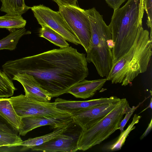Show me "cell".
Wrapping results in <instances>:
<instances>
[{"mask_svg": "<svg viewBox=\"0 0 152 152\" xmlns=\"http://www.w3.org/2000/svg\"><path fill=\"white\" fill-rule=\"evenodd\" d=\"M86 54L71 46L8 61L2 66L11 80L17 73L32 75L52 98L67 93L89 74Z\"/></svg>", "mask_w": 152, "mask_h": 152, "instance_id": "6da1fadb", "label": "cell"}, {"mask_svg": "<svg viewBox=\"0 0 152 152\" xmlns=\"http://www.w3.org/2000/svg\"><path fill=\"white\" fill-rule=\"evenodd\" d=\"M144 12L143 0H128L122 7L114 10L109 25L114 45L113 65L133 44L142 26Z\"/></svg>", "mask_w": 152, "mask_h": 152, "instance_id": "7a4b0ae2", "label": "cell"}, {"mask_svg": "<svg viewBox=\"0 0 152 152\" xmlns=\"http://www.w3.org/2000/svg\"><path fill=\"white\" fill-rule=\"evenodd\" d=\"M152 40L149 31L141 27L128 51L113 64L106 77L112 84L125 86L139 74L145 72L152 54Z\"/></svg>", "mask_w": 152, "mask_h": 152, "instance_id": "3957f363", "label": "cell"}, {"mask_svg": "<svg viewBox=\"0 0 152 152\" xmlns=\"http://www.w3.org/2000/svg\"><path fill=\"white\" fill-rule=\"evenodd\" d=\"M85 10L91 30L86 59L93 64L100 76L107 77L113 66L112 50L114 45L110 29L94 7Z\"/></svg>", "mask_w": 152, "mask_h": 152, "instance_id": "277c9868", "label": "cell"}, {"mask_svg": "<svg viewBox=\"0 0 152 152\" xmlns=\"http://www.w3.org/2000/svg\"><path fill=\"white\" fill-rule=\"evenodd\" d=\"M126 98L121 99L108 114L93 126L81 129L77 139L78 150L84 151L98 145L118 129L124 115L130 109Z\"/></svg>", "mask_w": 152, "mask_h": 152, "instance_id": "5b68a950", "label": "cell"}, {"mask_svg": "<svg viewBox=\"0 0 152 152\" xmlns=\"http://www.w3.org/2000/svg\"><path fill=\"white\" fill-rule=\"evenodd\" d=\"M9 99L17 114L21 118L41 116L62 119L72 118L71 113L58 108L55 102H40L22 94Z\"/></svg>", "mask_w": 152, "mask_h": 152, "instance_id": "8992f818", "label": "cell"}, {"mask_svg": "<svg viewBox=\"0 0 152 152\" xmlns=\"http://www.w3.org/2000/svg\"><path fill=\"white\" fill-rule=\"evenodd\" d=\"M58 5L59 12L86 52L91 38V30L85 10L78 6Z\"/></svg>", "mask_w": 152, "mask_h": 152, "instance_id": "52a82bcc", "label": "cell"}, {"mask_svg": "<svg viewBox=\"0 0 152 152\" xmlns=\"http://www.w3.org/2000/svg\"><path fill=\"white\" fill-rule=\"evenodd\" d=\"M31 9L40 25L48 26L69 42L76 45L80 44L59 11H53L43 5L33 6Z\"/></svg>", "mask_w": 152, "mask_h": 152, "instance_id": "ba28073f", "label": "cell"}, {"mask_svg": "<svg viewBox=\"0 0 152 152\" xmlns=\"http://www.w3.org/2000/svg\"><path fill=\"white\" fill-rule=\"evenodd\" d=\"M119 102L101 104L78 111L72 114V121L82 130L88 129L108 114Z\"/></svg>", "mask_w": 152, "mask_h": 152, "instance_id": "9c48e42d", "label": "cell"}, {"mask_svg": "<svg viewBox=\"0 0 152 152\" xmlns=\"http://www.w3.org/2000/svg\"><path fill=\"white\" fill-rule=\"evenodd\" d=\"M72 121V118L59 119L45 116H30L21 118V124L18 132L24 136L28 132L38 127L48 125L56 129L68 125Z\"/></svg>", "mask_w": 152, "mask_h": 152, "instance_id": "30bf717a", "label": "cell"}, {"mask_svg": "<svg viewBox=\"0 0 152 152\" xmlns=\"http://www.w3.org/2000/svg\"><path fill=\"white\" fill-rule=\"evenodd\" d=\"M12 80H16L23 87L25 95L36 101L49 102L52 99L51 95L43 89L31 75L26 73H17Z\"/></svg>", "mask_w": 152, "mask_h": 152, "instance_id": "8fae6325", "label": "cell"}, {"mask_svg": "<svg viewBox=\"0 0 152 152\" xmlns=\"http://www.w3.org/2000/svg\"><path fill=\"white\" fill-rule=\"evenodd\" d=\"M121 99L115 96H111L109 98L101 97L83 101L67 100L57 98L54 102L58 108L69 112L72 115L78 111L96 106L118 102Z\"/></svg>", "mask_w": 152, "mask_h": 152, "instance_id": "7c38bea8", "label": "cell"}, {"mask_svg": "<svg viewBox=\"0 0 152 152\" xmlns=\"http://www.w3.org/2000/svg\"><path fill=\"white\" fill-rule=\"evenodd\" d=\"M31 149L32 151L44 152H75L78 150L77 140L65 134L41 145L33 147Z\"/></svg>", "mask_w": 152, "mask_h": 152, "instance_id": "4fadbf2b", "label": "cell"}, {"mask_svg": "<svg viewBox=\"0 0 152 152\" xmlns=\"http://www.w3.org/2000/svg\"><path fill=\"white\" fill-rule=\"evenodd\" d=\"M107 81L106 78L91 80L85 79L72 86L67 93L77 98L86 99L91 97L102 88Z\"/></svg>", "mask_w": 152, "mask_h": 152, "instance_id": "5bb4252c", "label": "cell"}, {"mask_svg": "<svg viewBox=\"0 0 152 152\" xmlns=\"http://www.w3.org/2000/svg\"><path fill=\"white\" fill-rule=\"evenodd\" d=\"M0 115L18 132L21 126V117L17 114L9 98H0Z\"/></svg>", "mask_w": 152, "mask_h": 152, "instance_id": "9a60e30c", "label": "cell"}, {"mask_svg": "<svg viewBox=\"0 0 152 152\" xmlns=\"http://www.w3.org/2000/svg\"><path fill=\"white\" fill-rule=\"evenodd\" d=\"M69 125L55 129L53 132L45 135L34 138H30L23 141L21 146L26 148H31L44 144L53 139L63 136Z\"/></svg>", "mask_w": 152, "mask_h": 152, "instance_id": "2e32d148", "label": "cell"}, {"mask_svg": "<svg viewBox=\"0 0 152 152\" xmlns=\"http://www.w3.org/2000/svg\"><path fill=\"white\" fill-rule=\"evenodd\" d=\"M16 132L12 127L0 126V147L21 146L23 141Z\"/></svg>", "mask_w": 152, "mask_h": 152, "instance_id": "e0dca14e", "label": "cell"}, {"mask_svg": "<svg viewBox=\"0 0 152 152\" xmlns=\"http://www.w3.org/2000/svg\"><path fill=\"white\" fill-rule=\"evenodd\" d=\"M31 33V31L27 30L25 27L10 32L8 35L0 40V50H14L21 38Z\"/></svg>", "mask_w": 152, "mask_h": 152, "instance_id": "ac0fdd59", "label": "cell"}, {"mask_svg": "<svg viewBox=\"0 0 152 152\" xmlns=\"http://www.w3.org/2000/svg\"><path fill=\"white\" fill-rule=\"evenodd\" d=\"M1 11L7 14L22 15L31 7L26 6L24 0H1Z\"/></svg>", "mask_w": 152, "mask_h": 152, "instance_id": "d6986e66", "label": "cell"}, {"mask_svg": "<svg viewBox=\"0 0 152 152\" xmlns=\"http://www.w3.org/2000/svg\"><path fill=\"white\" fill-rule=\"evenodd\" d=\"M26 21L21 15L7 14L0 16V28H5L10 32L25 26Z\"/></svg>", "mask_w": 152, "mask_h": 152, "instance_id": "ffe728a7", "label": "cell"}, {"mask_svg": "<svg viewBox=\"0 0 152 152\" xmlns=\"http://www.w3.org/2000/svg\"><path fill=\"white\" fill-rule=\"evenodd\" d=\"M41 26V27L39 31V37L46 39L60 48L69 46V44L66 40L59 33L48 26L44 25Z\"/></svg>", "mask_w": 152, "mask_h": 152, "instance_id": "44dd1931", "label": "cell"}, {"mask_svg": "<svg viewBox=\"0 0 152 152\" xmlns=\"http://www.w3.org/2000/svg\"><path fill=\"white\" fill-rule=\"evenodd\" d=\"M141 117V116L137 114H134L132 122L127 129L121 133L120 136L115 143L108 145L107 150L110 151H115L120 150L124 144L126 138L128 136L130 132L135 128V126L134 125L139 122Z\"/></svg>", "mask_w": 152, "mask_h": 152, "instance_id": "7402d4cb", "label": "cell"}, {"mask_svg": "<svg viewBox=\"0 0 152 152\" xmlns=\"http://www.w3.org/2000/svg\"><path fill=\"white\" fill-rule=\"evenodd\" d=\"M12 81L3 71L0 69V98L8 97L13 95L17 89Z\"/></svg>", "mask_w": 152, "mask_h": 152, "instance_id": "603a6c76", "label": "cell"}, {"mask_svg": "<svg viewBox=\"0 0 152 152\" xmlns=\"http://www.w3.org/2000/svg\"><path fill=\"white\" fill-rule=\"evenodd\" d=\"M144 8L148 16L146 24L148 28L151 29L150 37L152 38V0H146Z\"/></svg>", "mask_w": 152, "mask_h": 152, "instance_id": "cb8c5ba5", "label": "cell"}, {"mask_svg": "<svg viewBox=\"0 0 152 152\" xmlns=\"http://www.w3.org/2000/svg\"><path fill=\"white\" fill-rule=\"evenodd\" d=\"M141 103H140L136 107L133 106L132 108L131 107L130 109L125 114L126 115L125 117L122 119L119 126L118 129L120 130L121 133L122 132L124 131V128L127 122L134 111L139 106Z\"/></svg>", "mask_w": 152, "mask_h": 152, "instance_id": "d4e9b609", "label": "cell"}, {"mask_svg": "<svg viewBox=\"0 0 152 152\" xmlns=\"http://www.w3.org/2000/svg\"><path fill=\"white\" fill-rule=\"evenodd\" d=\"M126 0H105L106 3L114 10L120 8L122 4Z\"/></svg>", "mask_w": 152, "mask_h": 152, "instance_id": "484cf974", "label": "cell"}, {"mask_svg": "<svg viewBox=\"0 0 152 152\" xmlns=\"http://www.w3.org/2000/svg\"><path fill=\"white\" fill-rule=\"evenodd\" d=\"M57 4L77 6V0H52Z\"/></svg>", "mask_w": 152, "mask_h": 152, "instance_id": "4316f807", "label": "cell"}, {"mask_svg": "<svg viewBox=\"0 0 152 152\" xmlns=\"http://www.w3.org/2000/svg\"><path fill=\"white\" fill-rule=\"evenodd\" d=\"M152 127V119H151L150 123H149L147 128L146 130L145 131L140 137V139L142 140L146 136L148 133L150 131Z\"/></svg>", "mask_w": 152, "mask_h": 152, "instance_id": "83f0119b", "label": "cell"}, {"mask_svg": "<svg viewBox=\"0 0 152 152\" xmlns=\"http://www.w3.org/2000/svg\"><path fill=\"white\" fill-rule=\"evenodd\" d=\"M0 126L12 127L1 115H0Z\"/></svg>", "mask_w": 152, "mask_h": 152, "instance_id": "f1b7e54d", "label": "cell"}, {"mask_svg": "<svg viewBox=\"0 0 152 152\" xmlns=\"http://www.w3.org/2000/svg\"><path fill=\"white\" fill-rule=\"evenodd\" d=\"M152 98L151 97L150 102V104L149 105L145 108L144 110H143L140 113H141L144 111L146 110V109L148 108H151V109L152 108Z\"/></svg>", "mask_w": 152, "mask_h": 152, "instance_id": "f546056e", "label": "cell"}, {"mask_svg": "<svg viewBox=\"0 0 152 152\" xmlns=\"http://www.w3.org/2000/svg\"><path fill=\"white\" fill-rule=\"evenodd\" d=\"M143 1H144V7L145 5L146 0H143Z\"/></svg>", "mask_w": 152, "mask_h": 152, "instance_id": "4dcf8cb0", "label": "cell"}]
</instances>
